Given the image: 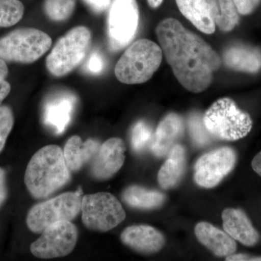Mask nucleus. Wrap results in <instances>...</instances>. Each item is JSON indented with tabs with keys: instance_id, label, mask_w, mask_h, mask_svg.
Masks as SVG:
<instances>
[{
	"instance_id": "2eb2a0df",
	"label": "nucleus",
	"mask_w": 261,
	"mask_h": 261,
	"mask_svg": "<svg viewBox=\"0 0 261 261\" xmlns=\"http://www.w3.org/2000/svg\"><path fill=\"white\" fill-rule=\"evenodd\" d=\"M224 231L235 241L247 247H253L260 240V234L241 209L226 208L222 212Z\"/></svg>"
},
{
	"instance_id": "f257e3e1",
	"label": "nucleus",
	"mask_w": 261,
	"mask_h": 261,
	"mask_svg": "<svg viewBox=\"0 0 261 261\" xmlns=\"http://www.w3.org/2000/svg\"><path fill=\"white\" fill-rule=\"evenodd\" d=\"M156 34L178 82L193 93H200L208 88L214 72L221 66L218 53L175 18L162 20L158 25Z\"/></svg>"
},
{
	"instance_id": "b1692460",
	"label": "nucleus",
	"mask_w": 261,
	"mask_h": 261,
	"mask_svg": "<svg viewBox=\"0 0 261 261\" xmlns=\"http://www.w3.org/2000/svg\"><path fill=\"white\" fill-rule=\"evenodd\" d=\"M75 4L76 0H44V13L53 21H64L73 14Z\"/></svg>"
},
{
	"instance_id": "4be33fe9",
	"label": "nucleus",
	"mask_w": 261,
	"mask_h": 261,
	"mask_svg": "<svg viewBox=\"0 0 261 261\" xmlns=\"http://www.w3.org/2000/svg\"><path fill=\"white\" fill-rule=\"evenodd\" d=\"M123 202L140 210H155L164 204L166 195L157 190H148L137 185L127 187L122 193Z\"/></svg>"
},
{
	"instance_id": "c756f323",
	"label": "nucleus",
	"mask_w": 261,
	"mask_h": 261,
	"mask_svg": "<svg viewBox=\"0 0 261 261\" xmlns=\"http://www.w3.org/2000/svg\"><path fill=\"white\" fill-rule=\"evenodd\" d=\"M240 14L247 15L254 11L260 5L261 0H232Z\"/></svg>"
},
{
	"instance_id": "ddd939ff",
	"label": "nucleus",
	"mask_w": 261,
	"mask_h": 261,
	"mask_svg": "<svg viewBox=\"0 0 261 261\" xmlns=\"http://www.w3.org/2000/svg\"><path fill=\"white\" fill-rule=\"evenodd\" d=\"M121 240L132 250L145 255L159 252L166 243L164 235L148 225L128 226L121 233Z\"/></svg>"
},
{
	"instance_id": "f3484780",
	"label": "nucleus",
	"mask_w": 261,
	"mask_h": 261,
	"mask_svg": "<svg viewBox=\"0 0 261 261\" xmlns=\"http://www.w3.org/2000/svg\"><path fill=\"white\" fill-rule=\"evenodd\" d=\"M195 233L198 241L218 257H227L235 253L237 243L230 235L207 222L195 226Z\"/></svg>"
},
{
	"instance_id": "5701e85b",
	"label": "nucleus",
	"mask_w": 261,
	"mask_h": 261,
	"mask_svg": "<svg viewBox=\"0 0 261 261\" xmlns=\"http://www.w3.org/2000/svg\"><path fill=\"white\" fill-rule=\"evenodd\" d=\"M215 25L224 32L232 31L239 23L238 11L232 0H207Z\"/></svg>"
},
{
	"instance_id": "423d86ee",
	"label": "nucleus",
	"mask_w": 261,
	"mask_h": 261,
	"mask_svg": "<svg viewBox=\"0 0 261 261\" xmlns=\"http://www.w3.org/2000/svg\"><path fill=\"white\" fill-rule=\"evenodd\" d=\"M90 31L85 27L70 29L60 38L48 55L46 66L56 77L64 76L83 61L90 44Z\"/></svg>"
},
{
	"instance_id": "2f4dec72",
	"label": "nucleus",
	"mask_w": 261,
	"mask_h": 261,
	"mask_svg": "<svg viewBox=\"0 0 261 261\" xmlns=\"http://www.w3.org/2000/svg\"><path fill=\"white\" fill-rule=\"evenodd\" d=\"M8 197L6 186V173L3 168H0V207L4 204Z\"/></svg>"
},
{
	"instance_id": "a211bd4d",
	"label": "nucleus",
	"mask_w": 261,
	"mask_h": 261,
	"mask_svg": "<svg viewBox=\"0 0 261 261\" xmlns=\"http://www.w3.org/2000/svg\"><path fill=\"white\" fill-rule=\"evenodd\" d=\"M223 60L228 68L256 73L261 70V49L245 44H235L225 50Z\"/></svg>"
},
{
	"instance_id": "9b49d317",
	"label": "nucleus",
	"mask_w": 261,
	"mask_h": 261,
	"mask_svg": "<svg viewBox=\"0 0 261 261\" xmlns=\"http://www.w3.org/2000/svg\"><path fill=\"white\" fill-rule=\"evenodd\" d=\"M237 161L236 151L231 147H219L210 151L196 161L194 180L202 188H214L233 171Z\"/></svg>"
},
{
	"instance_id": "e433bc0d",
	"label": "nucleus",
	"mask_w": 261,
	"mask_h": 261,
	"mask_svg": "<svg viewBox=\"0 0 261 261\" xmlns=\"http://www.w3.org/2000/svg\"><path fill=\"white\" fill-rule=\"evenodd\" d=\"M163 0H147V3L152 8H158L162 4Z\"/></svg>"
},
{
	"instance_id": "1a4fd4ad",
	"label": "nucleus",
	"mask_w": 261,
	"mask_h": 261,
	"mask_svg": "<svg viewBox=\"0 0 261 261\" xmlns=\"http://www.w3.org/2000/svg\"><path fill=\"white\" fill-rule=\"evenodd\" d=\"M140 13L136 0H113L108 12V44L113 51L126 47L138 29Z\"/></svg>"
},
{
	"instance_id": "f704fd0d",
	"label": "nucleus",
	"mask_w": 261,
	"mask_h": 261,
	"mask_svg": "<svg viewBox=\"0 0 261 261\" xmlns=\"http://www.w3.org/2000/svg\"><path fill=\"white\" fill-rule=\"evenodd\" d=\"M251 165L253 171L261 177V151L252 159Z\"/></svg>"
},
{
	"instance_id": "7c9ffc66",
	"label": "nucleus",
	"mask_w": 261,
	"mask_h": 261,
	"mask_svg": "<svg viewBox=\"0 0 261 261\" xmlns=\"http://www.w3.org/2000/svg\"><path fill=\"white\" fill-rule=\"evenodd\" d=\"M94 13H99L106 11L111 6V0H82Z\"/></svg>"
},
{
	"instance_id": "c9c22d12",
	"label": "nucleus",
	"mask_w": 261,
	"mask_h": 261,
	"mask_svg": "<svg viewBox=\"0 0 261 261\" xmlns=\"http://www.w3.org/2000/svg\"><path fill=\"white\" fill-rule=\"evenodd\" d=\"M8 74V68L4 60L0 58V79L5 80Z\"/></svg>"
},
{
	"instance_id": "0eeeda50",
	"label": "nucleus",
	"mask_w": 261,
	"mask_h": 261,
	"mask_svg": "<svg viewBox=\"0 0 261 261\" xmlns=\"http://www.w3.org/2000/svg\"><path fill=\"white\" fill-rule=\"evenodd\" d=\"M83 192H65L50 200L33 206L27 215V224L34 233H42L49 225L60 221H72L82 209Z\"/></svg>"
},
{
	"instance_id": "7ed1b4c3",
	"label": "nucleus",
	"mask_w": 261,
	"mask_h": 261,
	"mask_svg": "<svg viewBox=\"0 0 261 261\" xmlns=\"http://www.w3.org/2000/svg\"><path fill=\"white\" fill-rule=\"evenodd\" d=\"M162 58V49L156 43L140 39L125 51L117 63V80L126 84L145 83L159 69Z\"/></svg>"
},
{
	"instance_id": "39448f33",
	"label": "nucleus",
	"mask_w": 261,
	"mask_h": 261,
	"mask_svg": "<svg viewBox=\"0 0 261 261\" xmlns=\"http://www.w3.org/2000/svg\"><path fill=\"white\" fill-rule=\"evenodd\" d=\"M51 37L34 28L15 29L0 38V58L5 62L34 63L50 49Z\"/></svg>"
},
{
	"instance_id": "bb28decb",
	"label": "nucleus",
	"mask_w": 261,
	"mask_h": 261,
	"mask_svg": "<svg viewBox=\"0 0 261 261\" xmlns=\"http://www.w3.org/2000/svg\"><path fill=\"white\" fill-rule=\"evenodd\" d=\"M153 134L148 123L144 121L136 123L130 134V145L136 152H143L152 142Z\"/></svg>"
},
{
	"instance_id": "aec40b11",
	"label": "nucleus",
	"mask_w": 261,
	"mask_h": 261,
	"mask_svg": "<svg viewBox=\"0 0 261 261\" xmlns=\"http://www.w3.org/2000/svg\"><path fill=\"white\" fill-rule=\"evenodd\" d=\"M186 164V149L181 145H175L158 174L160 187L168 190L177 186L185 174Z\"/></svg>"
},
{
	"instance_id": "c85d7f7f",
	"label": "nucleus",
	"mask_w": 261,
	"mask_h": 261,
	"mask_svg": "<svg viewBox=\"0 0 261 261\" xmlns=\"http://www.w3.org/2000/svg\"><path fill=\"white\" fill-rule=\"evenodd\" d=\"M86 70L93 74H99L104 70L105 61L100 53L94 51L86 63Z\"/></svg>"
},
{
	"instance_id": "f03ea898",
	"label": "nucleus",
	"mask_w": 261,
	"mask_h": 261,
	"mask_svg": "<svg viewBox=\"0 0 261 261\" xmlns=\"http://www.w3.org/2000/svg\"><path fill=\"white\" fill-rule=\"evenodd\" d=\"M70 179L63 151L57 145H47L32 156L25 170L24 182L29 192L43 199L64 187Z\"/></svg>"
},
{
	"instance_id": "72a5a7b5",
	"label": "nucleus",
	"mask_w": 261,
	"mask_h": 261,
	"mask_svg": "<svg viewBox=\"0 0 261 261\" xmlns=\"http://www.w3.org/2000/svg\"><path fill=\"white\" fill-rule=\"evenodd\" d=\"M10 91H11V86L9 82L0 79V106L5 98L8 97Z\"/></svg>"
},
{
	"instance_id": "cd10ccee",
	"label": "nucleus",
	"mask_w": 261,
	"mask_h": 261,
	"mask_svg": "<svg viewBox=\"0 0 261 261\" xmlns=\"http://www.w3.org/2000/svg\"><path fill=\"white\" fill-rule=\"evenodd\" d=\"M13 126L14 116L13 111L8 106H0V152L4 149Z\"/></svg>"
},
{
	"instance_id": "6e6552de",
	"label": "nucleus",
	"mask_w": 261,
	"mask_h": 261,
	"mask_svg": "<svg viewBox=\"0 0 261 261\" xmlns=\"http://www.w3.org/2000/svg\"><path fill=\"white\" fill-rule=\"evenodd\" d=\"M81 211L84 226L99 232H106L116 228L126 216L119 200L108 192L83 196Z\"/></svg>"
},
{
	"instance_id": "393cba45",
	"label": "nucleus",
	"mask_w": 261,
	"mask_h": 261,
	"mask_svg": "<svg viewBox=\"0 0 261 261\" xmlns=\"http://www.w3.org/2000/svg\"><path fill=\"white\" fill-rule=\"evenodd\" d=\"M24 5L19 0H0V27L18 23L24 14Z\"/></svg>"
},
{
	"instance_id": "a878e982",
	"label": "nucleus",
	"mask_w": 261,
	"mask_h": 261,
	"mask_svg": "<svg viewBox=\"0 0 261 261\" xmlns=\"http://www.w3.org/2000/svg\"><path fill=\"white\" fill-rule=\"evenodd\" d=\"M188 128L192 141L197 147H205L211 142V134L206 129L203 116L199 113H192L188 118Z\"/></svg>"
},
{
	"instance_id": "20e7f679",
	"label": "nucleus",
	"mask_w": 261,
	"mask_h": 261,
	"mask_svg": "<svg viewBox=\"0 0 261 261\" xmlns=\"http://www.w3.org/2000/svg\"><path fill=\"white\" fill-rule=\"evenodd\" d=\"M203 122L212 137L226 141L243 139L252 128L250 115L240 110L228 97L221 98L213 103L204 114Z\"/></svg>"
},
{
	"instance_id": "f8f14e48",
	"label": "nucleus",
	"mask_w": 261,
	"mask_h": 261,
	"mask_svg": "<svg viewBox=\"0 0 261 261\" xmlns=\"http://www.w3.org/2000/svg\"><path fill=\"white\" fill-rule=\"evenodd\" d=\"M126 146L120 138H111L101 145L92 160L90 172L92 177L99 181L112 178L123 166Z\"/></svg>"
},
{
	"instance_id": "412c9836",
	"label": "nucleus",
	"mask_w": 261,
	"mask_h": 261,
	"mask_svg": "<svg viewBox=\"0 0 261 261\" xmlns=\"http://www.w3.org/2000/svg\"><path fill=\"white\" fill-rule=\"evenodd\" d=\"M178 10L194 25L207 34L216 30L207 0H176Z\"/></svg>"
},
{
	"instance_id": "4468645a",
	"label": "nucleus",
	"mask_w": 261,
	"mask_h": 261,
	"mask_svg": "<svg viewBox=\"0 0 261 261\" xmlns=\"http://www.w3.org/2000/svg\"><path fill=\"white\" fill-rule=\"evenodd\" d=\"M75 102V96L66 92L48 99L44 108V123L57 135L63 134L71 120Z\"/></svg>"
},
{
	"instance_id": "9d476101",
	"label": "nucleus",
	"mask_w": 261,
	"mask_h": 261,
	"mask_svg": "<svg viewBox=\"0 0 261 261\" xmlns=\"http://www.w3.org/2000/svg\"><path fill=\"white\" fill-rule=\"evenodd\" d=\"M78 240V229L71 221H60L48 226L39 238L31 245L34 256L56 258L69 255Z\"/></svg>"
},
{
	"instance_id": "6ab92c4d",
	"label": "nucleus",
	"mask_w": 261,
	"mask_h": 261,
	"mask_svg": "<svg viewBox=\"0 0 261 261\" xmlns=\"http://www.w3.org/2000/svg\"><path fill=\"white\" fill-rule=\"evenodd\" d=\"M100 146V142L94 139L84 142L79 136L70 137L63 149L65 163L70 171H80L84 165L92 162Z\"/></svg>"
},
{
	"instance_id": "dca6fc26",
	"label": "nucleus",
	"mask_w": 261,
	"mask_h": 261,
	"mask_svg": "<svg viewBox=\"0 0 261 261\" xmlns=\"http://www.w3.org/2000/svg\"><path fill=\"white\" fill-rule=\"evenodd\" d=\"M183 120L176 113H169L160 122L151 142L150 147L156 157L162 158L170 152L175 142L183 135Z\"/></svg>"
},
{
	"instance_id": "473e14b6",
	"label": "nucleus",
	"mask_w": 261,
	"mask_h": 261,
	"mask_svg": "<svg viewBox=\"0 0 261 261\" xmlns=\"http://www.w3.org/2000/svg\"><path fill=\"white\" fill-rule=\"evenodd\" d=\"M227 261H261V256H253L246 254H235L226 257Z\"/></svg>"
}]
</instances>
